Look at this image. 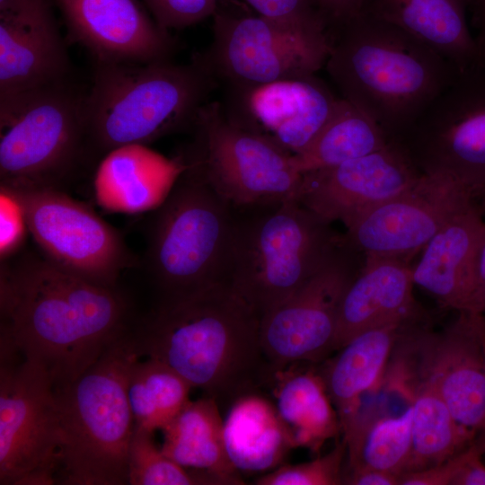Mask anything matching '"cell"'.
I'll use <instances>...</instances> for the list:
<instances>
[{
  "label": "cell",
  "instance_id": "obj_4",
  "mask_svg": "<svg viewBox=\"0 0 485 485\" xmlns=\"http://www.w3.org/2000/svg\"><path fill=\"white\" fill-rule=\"evenodd\" d=\"M216 83L199 54L188 64L95 62L84 103L88 149L106 155L194 127Z\"/></svg>",
  "mask_w": 485,
  "mask_h": 485
},
{
  "label": "cell",
  "instance_id": "obj_20",
  "mask_svg": "<svg viewBox=\"0 0 485 485\" xmlns=\"http://www.w3.org/2000/svg\"><path fill=\"white\" fill-rule=\"evenodd\" d=\"M485 218L472 203L426 244L411 267L412 281L445 310L477 312L476 260Z\"/></svg>",
  "mask_w": 485,
  "mask_h": 485
},
{
  "label": "cell",
  "instance_id": "obj_22",
  "mask_svg": "<svg viewBox=\"0 0 485 485\" xmlns=\"http://www.w3.org/2000/svg\"><path fill=\"white\" fill-rule=\"evenodd\" d=\"M468 10V0H366L361 13L399 28L463 72L481 66Z\"/></svg>",
  "mask_w": 485,
  "mask_h": 485
},
{
  "label": "cell",
  "instance_id": "obj_45",
  "mask_svg": "<svg viewBox=\"0 0 485 485\" xmlns=\"http://www.w3.org/2000/svg\"><path fill=\"white\" fill-rule=\"evenodd\" d=\"M476 40L480 50L481 64V66H485V30L479 32Z\"/></svg>",
  "mask_w": 485,
  "mask_h": 485
},
{
  "label": "cell",
  "instance_id": "obj_16",
  "mask_svg": "<svg viewBox=\"0 0 485 485\" xmlns=\"http://www.w3.org/2000/svg\"><path fill=\"white\" fill-rule=\"evenodd\" d=\"M472 203L469 189L448 175L422 173L411 185L349 225L347 242L365 256L410 262L456 214Z\"/></svg>",
  "mask_w": 485,
  "mask_h": 485
},
{
  "label": "cell",
  "instance_id": "obj_12",
  "mask_svg": "<svg viewBox=\"0 0 485 485\" xmlns=\"http://www.w3.org/2000/svg\"><path fill=\"white\" fill-rule=\"evenodd\" d=\"M23 216L43 257L91 282L117 287L120 273L137 263L119 232L61 189L1 186Z\"/></svg>",
  "mask_w": 485,
  "mask_h": 485
},
{
  "label": "cell",
  "instance_id": "obj_3",
  "mask_svg": "<svg viewBox=\"0 0 485 485\" xmlns=\"http://www.w3.org/2000/svg\"><path fill=\"white\" fill-rule=\"evenodd\" d=\"M325 68L342 97L399 139L460 73L440 54L361 13L332 36Z\"/></svg>",
  "mask_w": 485,
  "mask_h": 485
},
{
  "label": "cell",
  "instance_id": "obj_14",
  "mask_svg": "<svg viewBox=\"0 0 485 485\" xmlns=\"http://www.w3.org/2000/svg\"><path fill=\"white\" fill-rule=\"evenodd\" d=\"M422 173L485 183V66L460 72L397 140Z\"/></svg>",
  "mask_w": 485,
  "mask_h": 485
},
{
  "label": "cell",
  "instance_id": "obj_25",
  "mask_svg": "<svg viewBox=\"0 0 485 485\" xmlns=\"http://www.w3.org/2000/svg\"><path fill=\"white\" fill-rule=\"evenodd\" d=\"M402 324H387L357 334L319 371L338 412L341 433L357 415L363 396L380 388Z\"/></svg>",
  "mask_w": 485,
  "mask_h": 485
},
{
  "label": "cell",
  "instance_id": "obj_41",
  "mask_svg": "<svg viewBox=\"0 0 485 485\" xmlns=\"http://www.w3.org/2000/svg\"><path fill=\"white\" fill-rule=\"evenodd\" d=\"M400 476L376 469H359L345 472L343 484L349 485H399Z\"/></svg>",
  "mask_w": 485,
  "mask_h": 485
},
{
  "label": "cell",
  "instance_id": "obj_39",
  "mask_svg": "<svg viewBox=\"0 0 485 485\" xmlns=\"http://www.w3.org/2000/svg\"><path fill=\"white\" fill-rule=\"evenodd\" d=\"M366 0H316L318 13L332 36L360 15Z\"/></svg>",
  "mask_w": 485,
  "mask_h": 485
},
{
  "label": "cell",
  "instance_id": "obj_31",
  "mask_svg": "<svg viewBox=\"0 0 485 485\" xmlns=\"http://www.w3.org/2000/svg\"><path fill=\"white\" fill-rule=\"evenodd\" d=\"M390 141L367 114L346 99L339 98L315 138L301 152L292 154V158L303 174L369 154Z\"/></svg>",
  "mask_w": 485,
  "mask_h": 485
},
{
  "label": "cell",
  "instance_id": "obj_17",
  "mask_svg": "<svg viewBox=\"0 0 485 485\" xmlns=\"http://www.w3.org/2000/svg\"><path fill=\"white\" fill-rule=\"evenodd\" d=\"M421 174L401 144L391 140L369 154L303 173L296 199L326 221L347 227Z\"/></svg>",
  "mask_w": 485,
  "mask_h": 485
},
{
  "label": "cell",
  "instance_id": "obj_44",
  "mask_svg": "<svg viewBox=\"0 0 485 485\" xmlns=\"http://www.w3.org/2000/svg\"><path fill=\"white\" fill-rule=\"evenodd\" d=\"M472 200L485 218V183L471 191Z\"/></svg>",
  "mask_w": 485,
  "mask_h": 485
},
{
  "label": "cell",
  "instance_id": "obj_34",
  "mask_svg": "<svg viewBox=\"0 0 485 485\" xmlns=\"http://www.w3.org/2000/svg\"><path fill=\"white\" fill-rule=\"evenodd\" d=\"M347 458V443L342 437L326 454L310 462L284 464L261 475L256 485H340Z\"/></svg>",
  "mask_w": 485,
  "mask_h": 485
},
{
  "label": "cell",
  "instance_id": "obj_21",
  "mask_svg": "<svg viewBox=\"0 0 485 485\" xmlns=\"http://www.w3.org/2000/svg\"><path fill=\"white\" fill-rule=\"evenodd\" d=\"M411 267L399 258L365 256L340 304L335 351L363 331L432 317L414 298Z\"/></svg>",
  "mask_w": 485,
  "mask_h": 485
},
{
  "label": "cell",
  "instance_id": "obj_24",
  "mask_svg": "<svg viewBox=\"0 0 485 485\" xmlns=\"http://www.w3.org/2000/svg\"><path fill=\"white\" fill-rule=\"evenodd\" d=\"M69 59L57 22L0 19V102L67 80Z\"/></svg>",
  "mask_w": 485,
  "mask_h": 485
},
{
  "label": "cell",
  "instance_id": "obj_13",
  "mask_svg": "<svg viewBox=\"0 0 485 485\" xmlns=\"http://www.w3.org/2000/svg\"><path fill=\"white\" fill-rule=\"evenodd\" d=\"M0 366V484H54L63 440L53 384L24 357Z\"/></svg>",
  "mask_w": 485,
  "mask_h": 485
},
{
  "label": "cell",
  "instance_id": "obj_38",
  "mask_svg": "<svg viewBox=\"0 0 485 485\" xmlns=\"http://www.w3.org/2000/svg\"><path fill=\"white\" fill-rule=\"evenodd\" d=\"M53 0H0V19L25 24L55 23Z\"/></svg>",
  "mask_w": 485,
  "mask_h": 485
},
{
  "label": "cell",
  "instance_id": "obj_23",
  "mask_svg": "<svg viewBox=\"0 0 485 485\" xmlns=\"http://www.w3.org/2000/svg\"><path fill=\"white\" fill-rule=\"evenodd\" d=\"M186 167L146 146L117 148L100 163L94 181L98 203L110 211L135 214L156 209Z\"/></svg>",
  "mask_w": 485,
  "mask_h": 485
},
{
  "label": "cell",
  "instance_id": "obj_7",
  "mask_svg": "<svg viewBox=\"0 0 485 485\" xmlns=\"http://www.w3.org/2000/svg\"><path fill=\"white\" fill-rule=\"evenodd\" d=\"M234 207L191 162L156 212L146 264L162 300L230 284Z\"/></svg>",
  "mask_w": 485,
  "mask_h": 485
},
{
  "label": "cell",
  "instance_id": "obj_36",
  "mask_svg": "<svg viewBox=\"0 0 485 485\" xmlns=\"http://www.w3.org/2000/svg\"><path fill=\"white\" fill-rule=\"evenodd\" d=\"M255 13L287 24L305 28H324L316 0H244Z\"/></svg>",
  "mask_w": 485,
  "mask_h": 485
},
{
  "label": "cell",
  "instance_id": "obj_35",
  "mask_svg": "<svg viewBox=\"0 0 485 485\" xmlns=\"http://www.w3.org/2000/svg\"><path fill=\"white\" fill-rule=\"evenodd\" d=\"M164 30L183 29L213 16L219 0H142Z\"/></svg>",
  "mask_w": 485,
  "mask_h": 485
},
{
  "label": "cell",
  "instance_id": "obj_15",
  "mask_svg": "<svg viewBox=\"0 0 485 485\" xmlns=\"http://www.w3.org/2000/svg\"><path fill=\"white\" fill-rule=\"evenodd\" d=\"M364 261L365 255L346 242L331 262L260 317V344L271 373L335 351L340 304Z\"/></svg>",
  "mask_w": 485,
  "mask_h": 485
},
{
  "label": "cell",
  "instance_id": "obj_1",
  "mask_svg": "<svg viewBox=\"0 0 485 485\" xmlns=\"http://www.w3.org/2000/svg\"><path fill=\"white\" fill-rule=\"evenodd\" d=\"M0 308L1 335L47 372L53 388L76 379L131 329L130 305L118 286L32 254L2 263Z\"/></svg>",
  "mask_w": 485,
  "mask_h": 485
},
{
  "label": "cell",
  "instance_id": "obj_42",
  "mask_svg": "<svg viewBox=\"0 0 485 485\" xmlns=\"http://www.w3.org/2000/svg\"><path fill=\"white\" fill-rule=\"evenodd\" d=\"M476 287L479 313L485 320V231L482 235L477 254Z\"/></svg>",
  "mask_w": 485,
  "mask_h": 485
},
{
  "label": "cell",
  "instance_id": "obj_40",
  "mask_svg": "<svg viewBox=\"0 0 485 485\" xmlns=\"http://www.w3.org/2000/svg\"><path fill=\"white\" fill-rule=\"evenodd\" d=\"M483 454L472 444L457 454V463L452 485H485Z\"/></svg>",
  "mask_w": 485,
  "mask_h": 485
},
{
  "label": "cell",
  "instance_id": "obj_18",
  "mask_svg": "<svg viewBox=\"0 0 485 485\" xmlns=\"http://www.w3.org/2000/svg\"><path fill=\"white\" fill-rule=\"evenodd\" d=\"M230 87L226 115L292 154L315 138L339 100L315 75Z\"/></svg>",
  "mask_w": 485,
  "mask_h": 485
},
{
  "label": "cell",
  "instance_id": "obj_27",
  "mask_svg": "<svg viewBox=\"0 0 485 485\" xmlns=\"http://www.w3.org/2000/svg\"><path fill=\"white\" fill-rule=\"evenodd\" d=\"M298 366L271 374L269 380L276 381L275 407L294 448L318 454L327 440L341 433L340 418L320 372Z\"/></svg>",
  "mask_w": 485,
  "mask_h": 485
},
{
  "label": "cell",
  "instance_id": "obj_8",
  "mask_svg": "<svg viewBox=\"0 0 485 485\" xmlns=\"http://www.w3.org/2000/svg\"><path fill=\"white\" fill-rule=\"evenodd\" d=\"M422 384L433 388L454 418L477 434L485 429V320L457 312L439 331L432 318L403 323L380 388Z\"/></svg>",
  "mask_w": 485,
  "mask_h": 485
},
{
  "label": "cell",
  "instance_id": "obj_32",
  "mask_svg": "<svg viewBox=\"0 0 485 485\" xmlns=\"http://www.w3.org/2000/svg\"><path fill=\"white\" fill-rule=\"evenodd\" d=\"M191 385L154 358L138 360L131 368L128 399L135 427L154 433L165 428L190 401Z\"/></svg>",
  "mask_w": 485,
  "mask_h": 485
},
{
  "label": "cell",
  "instance_id": "obj_29",
  "mask_svg": "<svg viewBox=\"0 0 485 485\" xmlns=\"http://www.w3.org/2000/svg\"><path fill=\"white\" fill-rule=\"evenodd\" d=\"M412 420L413 410L409 403L395 415L382 412L380 408L361 407L342 431L347 443L344 473L376 469L402 474L411 450Z\"/></svg>",
  "mask_w": 485,
  "mask_h": 485
},
{
  "label": "cell",
  "instance_id": "obj_30",
  "mask_svg": "<svg viewBox=\"0 0 485 485\" xmlns=\"http://www.w3.org/2000/svg\"><path fill=\"white\" fill-rule=\"evenodd\" d=\"M394 392L413 410L411 450L403 473L439 465L464 451L473 441L476 434L454 418L433 388L413 384Z\"/></svg>",
  "mask_w": 485,
  "mask_h": 485
},
{
  "label": "cell",
  "instance_id": "obj_19",
  "mask_svg": "<svg viewBox=\"0 0 485 485\" xmlns=\"http://www.w3.org/2000/svg\"><path fill=\"white\" fill-rule=\"evenodd\" d=\"M66 41L86 48L95 62L149 63L170 59L175 40L139 0H53Z\"/></svg>",
  "mask_w": 485,
  "mask_h": 485
},
{
  "label": "cell",
  "instance_id": "obj_10",
  "mask_svg": "<svg viewBox=\"0 0 485 485\" xmlns=\"http://www.w3.org/2000/svg\"><path fill=\"white\" fill-rule=\"evenodd\" d=\"M212 17V43L199 55L230 86L315 75L331 51L328 30L269 19L234 0H219Z\"/></svg>",
  "mask_w": 485,
  "mask_h": 485
},
{
  "label": "cell",
  "instance_id": "obj_43",
  "mask_svg": "<svg viewBox=\"0 0 485 485\" xmlns=\"http://www.w3.org/2000/svg\"><path fill=\"white\" fill-rule=\"evenodd\" d=\"M469 11L472 13V22L479 29V32L485 30V0H468Z\"/></svg>",
  "mask_w": 485,
  "mask_h": 485
},
{
  "label": "cell",
  "instance_id": "obj_37",
  "mask_svg": "<svg viewBox=\"0 0 485 485\" xmlns=\"http://www.w3.org/2000/svg\"><path fill=\"white\" fill-rule=\"evenodd\" d=\"M27 230L15 201L1 191V258L9 259L22 242Z\"/></svg>",
  "mask_w": 485,
  "mask_h": 485
},
{
  "label": "cell",
  "instance_id": "obj_5",
  "mask_svg": "<svg viewBox=\"0 0 485 485\" xmlns=\"http://www.w3.org/2000/svg\"><path fill=\"white\" fill-rule=\"evenodd\" d=\"M141 357L131 328L76 379L53 388L63 440L61 483L128 484L135 422L127 390L131 368Z\"/></svg>",
  "mask_w": 485,
  "mask_h": 485
},
{
  "label": "cell",
  "instance_id": "obj_6",
  "mask_svg": "<svg viewBox=\"0 0 485 485\" xmlns=\"http://www.w3.org/2000/svg\"><path fill=\"white\" fill-rule=\"evenodd\" d=\"M238 208L230 285L260 317L346 245L331 223L295 198Z\"/></svg>",
  "mask_w": 485,
  "mask_h": 485
},
{
  "label": "cell",
  "instance_id": "obj_33",
  "mask_svg": "<svg viewBox=\"0 0 485 485\" xmlns=\"http://www.w3.org/2000/svg\"><path fill=\"white\" fill-rule=\"evenodd\" d=\"M128 482L130 485H218L210 476L189 472L170 459L155 445L153 433L137 427L128 448Z\"/></svg>",
  "mask_w": 485,
  "mask_h": 485
},
{
  "label": "cell",
  "instance_id": "obj_2",
  "mask_svg": "<svg viewBox=\"0 0 485 485\" xmlns=\"http://www.w3.org/2000/svg\"><path fill=\"white\" fill-rule=\"evenodd\" d=\"M260 324L254 309L224 284L161 300L136 332L143 356L163 363L220 404L269 380Z\"/></svg>",
  "mask_w": 485,
  "mask_h": 485
},
{
  "label": "cell",
  "instance_id": "obj_26",
  "mask_svg": "<svg viewBox=\"0 0 485 485\" xmlns=\"http://www.w3.org/2000/svg\"><path fill=\"white\" fill-rule=\"evenodd\" d=\"M162 431L163 453L183 468L208 475L218 485L243 484L227 454L224 420L214 398L190 401Z\"/></svg>",
  "mask_w": 485,
  "mask_h": 485
},
{
  "label": "cell",
  "instance_id": "obj_11",
  "mask_svg": "<svg viewBox=\"0 0 485 485\" xmlns=\"http://www.w3.org/2000/svg\"><path fill=\"white\" fill-rule=\"evenodd\" d=\"M194 128L197 145L190 162L234 207L296 198L303 174L292 154L233 121L221 103L207 102Z\"/></svg>",
  "mask_w": 485,
  "mask_h": 485
},
{
  "label": "cell",
  "instance_id": "obj_9",
  "mask_svg": "<svg viewBox=\"0 0 485 485\" xmlns=\"http://www.w3.org/2000/svg\"><path fill=\"white\" fill-rule=\"evenodd\" d=\"M84 103L67 80L0 102L1 186L61 189L88 149Z\"/></svg>",
  "mask_w": 485,
  "mask_h": 485
},
{
  "label": "cell",
  "instance_id": "obj_28",
  "mask_svg": "<svg viewBox=\"0 0 485 485\" xmlns=\"http://www.w3.org/2000/svg\"><path fill=\"white\" fill-rule=\"evenodd\" d=\"M224 439L232 463L244 472L277 468L294 448L275 404L256 392L231 403L224 420Z\"/></svg>",
  "mask_w": 485,
  "mask_h": 485
}]
</instances>
